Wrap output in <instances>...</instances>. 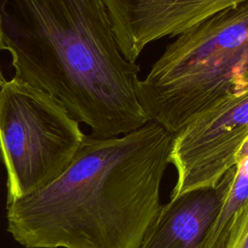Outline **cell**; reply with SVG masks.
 Segmentation results:
<instances>
[{"instance_id": "cell-1", "label": "cell", "mask_w": 248, "mask_h": 248, "mask_svg": "<svg viewBox=\"0 0 248 248\" xmlns=\"http://www.w3.org/2000/svg\"><path fill=\"white\" fill-rule=\"evenodd\" d=\"M171 139L154 121L85 136L60 175L7 202L8 232L26 248H139L163 205Z\"/></svg>"}, {"instance_id": "cell-2", "label": "cell", "mask_w": 248, "mask_h": 248, "mask_svg": "<svg viewBox=\"0 0 248 248\" xmlns=\"http://www.w3.org/2000/svg\"><path fill=\"white\" fill-rule=\"evenodd\" d=\"M0 50L15 79L53 97L93 136L148 122L136 94L140 65L120 52L104 0H0Z\"/></svg>"}, {"instance_id": "cell-3", "label": "cell", "mask_w": 248, "mask_h": 248, "mask_svg": "<svg viewBox=\"0 0 248 248\" xmlns=\"http://www.w3.org/2000/svg\"><path fill=\"white\" fill-rule=\"evenodd\" d=\"M248 0L178 35L136 82L148 121L175 134L248 86Z\"/></svg>"}, {"instance_id": "cell-4", "label": "cell", "mask_w": 248, "mask_h": 248, "mask_svg": "<svg viewBox=\"0 0 248 248\" xmlns=\"http://www.w3.org/2000/svg\"><path fill=\"white\" fill-rule=\"evenodd\" d=\"M85 135L79 122L47 93L15 79L0 91V157L7 202L26 197L60 175Z\"/></svg>"}, {"instance_id": "cell-5", "label": "cell", "mask_w": 248, "mask_h": 248, "mask_svg": "<svg viewBox=\"0 0 248 248\" xmlns=\"http://www.w3.org/2000/svg\"><path fill=\"white\" fill-rule=\"evenodd\" d=\"M248 137V86L195 116L172 135L170 164L177 172L170 199L215 187L235 164Z\"/></svg>"}, {"instance_id": "cell-6", "label": "cell", "mask_w": 248, "mask_h": 248, "mask_svg": "<svg viewBox=\"0 0 248 248\" xmlns=\"http://www.w3.org/2000/svg\"><path fill=\"white\" fill-rule=\"evenodd\" d=\"M247 0H104L120 52L137 60L151 43L177 37L209 16Z\"/></svg>"}, {"instance_id": "cell-7", "label": "cell", "mask_w": 248, "mask_h": 248, "mask_svg": "<svg viewBox=\"0 0 248 248\" xmlns=\"http://www.w3.org/2000/svg\"><path fill=\"white\" fill-rule=\"evenodd\" d=\"M232 169L215 187L186 193L162 205L139 248H201L228 189Z\"/></svg>"}, {"instance_id": "cell-8", "label": "cell", "mask_w": 248, "mask_h": 248, "mask_svg": "<svg viewBox=\"0 0 248 248\" xmlns=\"http://www.w3.org/2000/svg\"><path fill=\"white\" fill-rule=\"evenodd\" d=\"M248 201V157L233 166L228 189L201 248H224L232 225Z\"/></svg>"}, {"instance_id": "cell-9", "label": "cell", "mask_w": 248, "mask_h": 248, "mask_svg": "<svg viewBox=\"0 0 248 248\" xmlns=\"http://www.w3.org/2000/svg\"><path fill=\"white\" fill-rule=\"evenodd\" d=\"M224 248H248V201L237 213Z\"/></svg>"}, {"instance_id": "cell-10", "label": "cell", "mask_w": 248, "mask_h": 248, "mask_svg": "<svg viewBox=\"0 0 248 248\" xmlns=\"http://www.w3.org/2000/svg\"><path fill=\"white\" fill-rule=\"evenodd\" d=\"M248 157V137L246 138V140L243 141V143L241 144L239 150L236 153L235 156V162H239L240 160L247 158ZM236 165V164H235Z\"/></svg>"}, {"instance_id": "cell-11", "label": "cell", "mask_w": 248, "mask_h": 248, "mask_svg": "<svg viewBox=\"0 0 248 248\" xmlns=\"http://www.w3.org/2000/svg\"><path fill=\"white\" fill-rule=\"evenodd\" d=\"M5 78H4V77H3V74H2V71H1V68H0V91H1V88H2V86H3V84L5 83Z\"/></svg>"}, {"instance_id": "cell-12", "label": "cell", "mask_w": 248, "mask_h": 248, "mask_svg": "<svg viewBox=\"0 0 248 248\" xmlns=\"http://www.w3.org/2000/svg\"><path fill=\"white\" fill-rule=\"evenodd\" d=\"M246 73H247V76H248V67H247V71H246Z\"/></svg>"}]
</instances>
